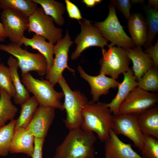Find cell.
Listing matches in <instances>:
<instances>
[{
  "instance_id": "6da1fadb",
  "label": "cell",
  "mask_w": 158,
  "mask_h": 158,
  "mask_svg": "<svg viewBox=\"0 0 158 158\" xmlns=\"http://www.w3.org/2000/svg\"><path fill=\"white\" fill-rule=\"evenodd\" d=\"M96 139L93 132L81 127L70 130L57 147L54 158H95Z\"/></svg>"
},
{
  "instance_id": "7a4b0ae2",
  "label": "cell",
  "mask_w": 158,
  "mask_h": 158,
  "mask_svg": "<svg viewBox=\"0 0 158 158\" xmlns=\"http://www.w3.org/2000/svg\"><path fill=\"white\" fill-rule=\"evenodd\" d=\"M83 115L80 127L83 129L96 133L102 142L109 138L113 115L106 103L88 101L83 110Z\"/></svg>"
},
{
  "instance_id": "3957f363",
  "label": "cell",
  "mask_w": 158,
  "mask_h": 158,
  "mask_svg": "<svg viewBox=\"0 0 158 158\" xmlns=\"http://www.w3.org/2000/svg\"><path fill=\"white\" fill-rule=\"evenodd\" d=\"M21 81L29 93L33 95L39 105L50 107L63 110L61 99L64 96L62 92H58L47 80L36 79L29 73L21 75Z\"/></svg>"
},
{
  "instance_id": "277c9868",
  "label": "cell",
  "mask_w": 158,
  "mask_h": 158,
  "mask_svg": "<svg viewBox=\"0 0 158 158\" xmlns=\"http://www.w3.org/2000/svg\"><path fill=\"white\" fill-rule=\"evenodd\" d=\"M58 83L64 95L63 105L66 116L63 121L66 126L69 130L80 127L83 110L88 102L87 98L79 91L72 90L63 76Z\"/></svg>"
},
{
  "instance_id": "5b68a950",
  "label": "cell",
  "mask_w": 158,
  "mask_h": 158,
  "mask_svg": "<svg viewBox=\"0 0 158 158\" xmlns=\"http://www.w3.org/2000/svg\"><path fill=\"white\" fill-rule=\"evenodd\" d=\"M0 50L10 54L16 59L21 75L31 71H35L41 76L46 75L47 62L40 53L29 52L18 44L11 43L6 44H0Z\"/></svg>"
},
{
  "instance_id": "8992f818",
  "label": "cell",
  "mask_w": 158,
  "mask_h": 158,
  "mask_svg": "<svg viewBox=\"0 0 158 158\" xmlns=\"http://www.w3.org/2000/svg\"><path fill=\"white\" fill-rule=\"evenodd\" d=\"M111 44L106 50L102 49V57L99 61L100 68L99 74L109 75L116 80L121 73L128 71L130 68V60L126 48L116 47Z\"/></svg>"
},
{
  "instance_id": "52a82bcc",
  "label": "cell",
  "mask_w": 158,
  "mask_h": 158,
  "mask_svg": "<svg viewBox=\"0 0 158 158\" xmlns=\"http://www.w3.org/2000/svg\"><path fill=\"white\" fill-rule=\"evenodd\" d=\"M109 8V13L106 18L103 21L96 22L95 26L104 37L118 47L127 49L135 47L132 39L126 33L118 19L115 7L110 3Z\"/></svg>"
},
{
  "instance_id": "ba28073f",
  "label": "cell",
  "mask_w": 158,
  "mask_h": 158,
  "mask_svg": "<svg viewBox=\"0 0 158 158\" xmlns=\"http://www.w3.org/2000/svg\"><path fill=\"white\" fill-rule=\"evenodd\" d=\"M28 18V32L41 35L53 44L62 38V29L55 26L53 19L46 15L41 7H37Z\"/></svg>"
},
{
  "instance_id": "9c48e42d",
  "label": "cell",
  "mask_w": 158,
  "mask_h": 158,
  "mask_svg": "<svg viewBox=\"0 0 158 158\" xmlns=\"http://www.w3.org/2000/svg\"><path fill=\"white\" fill-rule=\"evenodd\" d=\"M138 115L133 114H117L113 115L111 129L117 135L127 137L140 151L143 146L144 136L138 122Z\"/></svg>"
},
{
  "instance_id": "30bf717a",
  "label": "cell",
  "mask_w": 158,
  "mask_h": 158,
  "mask_svg": "<svg viewBox=\"0 0 158 158\" xmlns=\"http://www.w3.org/2000/svg\"><path fill=\"white\" fill-rule=\"evenodd\" d=\"M158 95L137 86L128 94L120 105L118 114H133L138 115L157 105Z\"/></svg>"
},
{
  "instance_id": "8fae6325",
  "label": "cell",
  "mask_w": 158,
  "mask_h": 158,
  "mask_svg": "<svg viewBox=\"0 0 158 158\" xmlns=\"http://www.w3.org/2000/svg\"><path fill=\"white\" fill-rule=\"evenodd\" d=\"M68 32L65 36L59 40L54 45V53L55 55L53 64L46 74V78L54 86L63 76L64 70L67 68L70 71L74 70L68 65V53L70 47L73 44Z\"/></svg>"
},
{
  "instance_id": "7c38bea8",
  "label": "cell",
  "mask_w": 158,
  "mask_h": 158,
  "mask_svg": "<svg viewBox=\"0 0 158 158\" xmlns=\"http://www.w3.org/2000/svg\"><path fill=\"white\" fill-rule=\"evenodd\" d=\"M79 22L81 32L74 41L76 47L71 56L73 60L77 59L83 51L90 47H98L102 49L105 46L109 45L108 41L102 36L97 27L91 24V21L85 20Z\"/></svg>"
},
{
  "instance_id": "4fadbf2b",
  "label": "cell",
  "mask_w": 158,
  "mask_h": 158,
  "mask_svg": "<svg viewBox=\"0 0 158 158\" xmlns=\"http://www.w3.org/2000/svg\"><path fill=\"white\" fill-rule=\"evenodd\" d=\"M0 18L7 37L11 43L19 45L28 28V17L15 10L5 8L1 12Z\"/></svg>"
},
{
  "instance_id": "5bb4252c",
  "label": "cell",
  "mask_w": 158,
  "mask_h": 158,
  "mask_svg": "<svg viewBox=\"0 0 158 158\" xmlns=\"http://www.w3.org/2000/svg\"><path fill=\"white\" fill-rule=\"evenodd\" d=\"M55 115L54 108L39 105L26 128L35 137L45 138Z\"/></svg>"
},
{
  "instance_id": "9a60e30c",
  "label": "cell",
  "mask_w": 158,
  "mask_h": 158,
  "mask_svg": "<svg viewBox=\"0 0 158 158\" xmlns=\"http://www.w3.org/2000/svg\"><path fill=\"white\" fill-rule=\"evenodd\" d=\"M80 77L89 84L91 88L92 101H98L100 96L106 95L111 88L118 87L119 83L111 77L99 74L97 76H92L87 73L80 66L78 67Z\"/></svg>"
},
{
  "instance_id": "2e32d148",
  "label": "cell",
  "mask_w": 158,
  "mask_h": 158,
  "mask_svg": "<svg viewBox=\"0 0 158 158\" xmlns=\"http://www.w3.org/2000/svg\"><path fill=\"white\" fill-rule=\"evenodd\" d=\"M104 142L105 158H143L132 148L131 145L120 139L112 129Z\"/></svg>"
},
{
  "instance_id": "e0dca14e",
  "label": "cell",
  "mask_w": 158,
  "mask_h": 158,
  "mask_svg": "<svg viewBox=\"0 0 158 158\" xmlns=\"http://www.w3.org/2000/svg\"><path fill=\"white\" fill-rule=\"evenodd\" d=\"M123 74V80L121 83H119L116 96L110 103H107V106L113 115L118 114L121 103L130 92L138 86L137 79L132 69L130 68Z\"/></svg>"
},
{
  "instance_id": "ac0fdd59",
  "label": "cell",
  "mask_w": 158,
  "mask_h": 158,
  "mask_svg": "<svg viewBox=\"0 0 158 158\" xmlns=\"http://www.w3.org/2000/svg\"><path fill=\"white\" fill-rule=\"evenodd\" d=\"M35 137L26 128L14 131L10 145L9 152L23 153L32 157Z\"/></svg>"
},
{
  "instance_id": "d6986e66",
  "label": "cell",
  "mask_w": 158,
  "mask_h": 158,
  "mask_svg": "<svg viewBox=\"0 0 158 158\" xmlns=\"http://www.w3.org/2000/svg\"><path fill=\"white\" fill-rule=\"evenodd\" d=\"M128 56L132 62V70L137 81L149 69L154 67L152 60L149 55L143 51L141 47L137 46L128 49Z\"/></svg>"
},
{
  "instance_id": "ffe728a7",
  "label": "cell",
  "mask_w": 158,
  "mask_h": 158,
  "mask_svg": "<svg viewBox=\"0 0 158 158\" xmlns=\"http://www.w3.org/2000/svg\"><path fill=\"white\" fill-rule=\"evenodd\" d=\"M22 45L26 47H30L32 49L38 50L46 59L47 71L50 69L53 64L54 59V44L46 41V39L43 37L35 34L31 38L24 36L21 40L19 45L21 46Z\"/></svg>"
},
{
  "instance_id": "44dd1931",
  "label": "cell",
  "mask_w": 158,
  "mask_h": 158,
  "mask_svg": "<svg viewBox=\"0 0 158 158\" xmlns=\"http://www.w3.org/2000/svg\"><path fill=\"white\" fill-rule=\"evenodd\" d=\"M127 25L131 38L135 46L141 47L144 45L147 31L146 23L142 16L137 13L131 15Z\"/></svg>"
},
{
  "instance_id": "7402d4cb",
  "label": "cell",
  "mask_w": 158,
  "mask_h": 158,
  "mask_svg": "<svg viewBox=\"0 0 158 158\" xmlns=\"http://www.w3.org/2000/svg\"><path fill=\"white\" fill-rule=\"evenodd\" d=\"M7 63L16 91L14 101L15 103L21 105L30 97V94L20 80L18 72L19 67L16 59L10 56L8 59Z\"/></svg>"
},
{
  "instance_id": "603a6c76",
  "label": "cell",
  "mask_w": 158,
  "mask_h": 158,
  "mask_svg": "<svg viewBox=\"0 0 158 158\" xmlns=\"http://www.w3.org/2000/svg\"><path fill=\"white\" fill-rule=\"evenodd\" d=\"M140 129L144 134L158 139V107L149 108L138 115Z\"/></svg>"
},
{
  "instance_id": "cb8c5ba5",
  "label": "cell",
  "mask_w": 158,
  "mask_h": 158,
  "mask_svg": "<svg viewBox=\"0 0 158 158\" xmlns=\"http://www.w3.org/2000/svg\"><path fill=\"white\" fill-rule=\"evenodd\" d=\"M40 4L45 14L51 17L56 24L59 26L65 23L63 15L65 10L63 3L54 0H32Z\"/></svg>"
},
{
  "instance_id": "d4e9b609",
  "label": "cell",
  "mask_w": 158,
  "mask_h": 158,
  "mask_svg": "<svg viewBox=\"0 0 158 158\" xmlns=\"http://www.w3.org/2000/svg\"><path fill=\"white\" fill-rule=\"evenodd\" d=\"M39 105L38 101L34 96L30 97L20 105L21 109L20 114L16 120L14 131L27 127Z\"/></svg>"
},
{
  "instance_id": "484cf974",
  "label": "cell",
  "mask_w": 158,
  "mask_h": 158,
  "mask_svg": "<svg viewBox=\"0 0 158 158\" xmlns=\"http://www.w3.org/2000/svg\"><path fill=\"white\" fill-rule=\"evenodd\" d=\"M37 5L32 0H0V8L13 10L28 17L34 13Z\"/></svg>"
},
{
  "instance_id": "4316f807",
  "label": "cell",
  "mask_w": 158,
  "mask_h": 158,
  "mask_svg": "<svg viewBox=\"0 0 158 158\" xmlns=\"http://www.w3.org/2000/svg\"><path fill=\"white\" fill-rule=\"evenodd\" d=\"M12 97L1 90L0 98V128L8 121L14 119L18 111L11 101Z\"/></svg>"
},
{
  "instance_id": "83f0119b",
  "label": "cell",
  "mask_w": 158,
  "mask_h": 158,
  "mask_svg": "<svg viewBox=\"0 0 158 158\" xmlns=\"http://www.w3.org/2000/svg\"><path fill=\"white\" fill-rule=\"evenodd\" d=\"M145 11L147 34L144 45L146 48L152 45L158 32V11L148 6L145 8Z\"/></svg>"
},
{
  "instance_id": "f1b7e54d",
  "label": "cell",
  "mask_w": 158,
  "mask_h": 158,
  "mask_svg": "<svg viewBox=\"0 0 158 158\" xmlns=\"http://www.w3.org/2000/svg\"><path fill=\"white\" fill-rule=\"evenodd\" d=\"M16 121L13 119L0 128V157H5L9 153L10 144L14 132Z\"/></svg>"
},
{
  "instance_id": "f546056e",
  "label": "cell",
  "mask_w": 158,
  "mask_h": 158,
  "mask_svg": "<svg viewBox=\"0 0 158 158\" xmlns=\"http://www.w3.org/2000/svg\"><path fill=\"white\" fill-rule=\"evenodd\" d=\"M158 70L154 67L146 71L138 82V87L147 91L158 90Z\"/></svg>"
},
{
  "instance_id": "4dcf8cb0",
  "label": "cell",
  "mask_w": 158,
  "mask_h": 158,
  "mask_svg": "<svg viewBox=\"0 0 158 158\" xmlns=\"http://www.w3.org/2000/svg\"><path fill=\"white\" fill-rule=\"evenodd\" d=\"M143 146L140 151L143 158H158V140L148 135L144 134Z\"/></svg>"
},
{
  "instance_id": "1f68e13d",
  "label": "cell",
  "mask_w": 158,
  "mask_h": 158,
  "mask_svg": "<svg viewBox=\"0 0 158 158\" xmlns=\"http://www.w3.org/2000/svg\"><path fill=\"white\" fill-rule=\"evenodd\" d=\"M0 88L12 98L14 97L16 91L13 85L8 67L0 63Z\"/></svg>"
},
{
  "instance_id": "d6a6232c",
  "label": "cell",
  "mask_w": 158,
  "mask_h": 158,
  "mask_svg": "<svg viewBox=\"0 0 158 158\" xmlns=\"http://www.w3.org/2000/svg\"><path fill=\"white\" fill-rule=\"evenodd\" d=\"M110 4L116 7L123 14L126 18L128 20L131 16L130 10L131 4L129 0H113L110 1Z\"/></svg>"
},
{
  "instance_id": "836d02e7",
  "label": "cell",
  "mask_w": 158,
  "mask_h": 158,
  "mask_svg": "<svg viewBox=\"0 0 158 158\" xmlns=\"http://www.w3.org/2000/svg\"><path fill=\"white\" fill-rule=\"evenodd\" d=\"M66 9L69 17L78 20V21L83 19L78 8L69 0H65Z\"/></svg>"
},
{
  "instance_id": "e575fe53",
  "label": "cell",
  "mask_w": 158,
  "mask_h": 158,
  "mask_svg": "<svg viewBox=\"0 0 158 158\" xmlns=\"http://www.w3.org/2000/svg\"><path fill=\"white\" fill-rule=\"evenodd\" d=\"M145 52L149 55L152 60L154 67L158 70V40L154 46L151 45L147 48Z\"/></svg>"
},
{
  "instance_id": "d590c367",
  "label": "cell",
  "mask_w": 158,
  "mask_h": 158,
  "mask_svg": "<svg viewBox=\"0 0 158 158\" xmlns=\"http://www.w3.org/2000/svg\"><path fill=\"white\" fill-rule=\"evenodd\" d=\"M45 138L35 137L34 148L32 157V158H43V147Z\"/></svg>"
},
{
  "instance_id": "8d00e7d4",
  "label": "cell",
  "mask_w": 158,
  "mask_h": 158,
  "mask_svg": "<svg viewBox=\"0 0 158 158\" xmlns=\"http://www.w3.org/2000/svg\"><path fill=\"white\" fill-rule=\"evenodd\" d=\"M102 1L101 0H83L82 2L85 4L87 7H92Z\"/></svg>"
},
{
  "instance_id": "74e56055",
  "label": "cell",
  "mask_w": 158,
  "mask_h": 158,
  "mask_svg": "<svg viewBox=\"0 0 158 158\" xmlns=\"http://www.w3.org/2000/svg\"><path fill=\"white\" fill-rule=\"evenodd\" d=\"M7 37L3 25L0 22V42H4Z\"/></svg>"
},
{
  "instance_id": "f35d334b",
  "label": "cell",
  "mask_w": 158,
  "mask_h": 158,
  "mask_svg": "<svg viewBox=\"0 0 158 158\" xmlns=\"http://www.w3.org/2000/svg\"><path fill=\"white\" fill-rule=\"evenodd\" d=\"M148 1L149 6L154 9H158V1L157 0H149Z\"/></svg>"
},
{
  "instance_id": "ab89813d",
  "label": "cell",
  "mask_w": 158,
  "mask_h": 158,
  "mask_svg": "<svg viewBox=\"0 0 158 158\" xmlns=\"http://www.w3.org/2000/svg\"><path fill=\"white\" fill-rule=\"evenodd\" d=\"M131 4H142L144 2V0H130Z\"/></svg>"
},
{
  "instance_id": "60d3db41",
  "label": "cell",
  "mask_w": 158,
  "mask_h": 158,
  "mask_svg": "<svg viewBox=\"0 0 158 158\" xmlns=\"http://www.w3.org/2000/svg\"><path fill=\"white\" fill-rule=\"evenodd\" d=\"M1 89L0 88V97H1Z\"/></svg>"
},
{
  "instance_id": "b9f144b4",
  "label": "cell",
  "mask_w": 158,
  "mask_h": 158,
  "mask_svg": "<svg viewBox=\"0 0 158 158\" xmlns=\"http://www.w3.org/2000/svg\"><path fill=\"white\" fill-rule=\"evenodd\" d=\"M1 59L0 58V63H1Z\"/></svg>"
}]
</instances>
